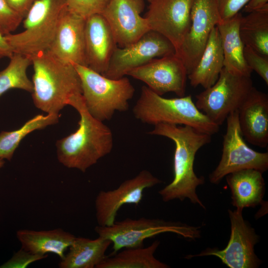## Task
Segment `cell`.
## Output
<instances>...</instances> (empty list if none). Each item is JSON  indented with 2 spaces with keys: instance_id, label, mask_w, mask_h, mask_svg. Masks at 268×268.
<instances>
[{
  "instance_id": "obj_1",
  "label": "cell",
  "mask_w": 268,
  "mask_h": 268,
  "mask_svg": "<svg viewBox=\"0 0 268 268\" xmlns=\"http://www.w3.org/2000/svg\"><path fill=\"white\" fill-rule=\"evenodd\" d=\"M149 134L171 139L175 149L173 159L174 177L172 181L159 191L162 200L181 201L188 199L194 204L205 207L196 193V189L204 183V178L195 174L194 164L198 151L210 142L211 135L199 131L188 125L161 123L154 126Z\"/></svg>"
},
{
  "instance_id": "obj_2",
  "label": "cell",
  "mask_w": 268,
  "mask_h": 268,
  "mask_svg": "<svg viewBox=\"0 0 268 268\" xmlns=\"http://www.w3.org/2000/svg\"><path fill=\"white\" fill-rule=\"evenodd\" d=\"M68 105L78 112L80 120L74 133L57 141V158L65 167L85 172L111 152L113 146L112 133L103 122L89 113L82 95L71 98Z\"/></svg>"
},
{
  "instance_id": "obj_3",
  "label": "cell",
  "mask_w": 268,
  "mask_h": 268,
  "mask_svg": "<svg viewBox=\"0 0 268 268\" xmlns=\"http://www.w3.org/2000/svg\"><path fill=\"white\" fill-rule=\"evenodd\" d=\"M31 59V94L37 108L47 114H59L71 98L82 95L80 79L74 65L58 59L47 51Z\"/></svg>"
},
{
  "instance_id": "obj_4",
  "label": "cell",
  "mask_w": 268,
  "mask_h": 268,
  "mask_svg": "<svg viewBox=\"0 0 268 268\" xmlns=\"http://www.w3.org/2000/svg\"><path fill=\"white\" fill-rule=\"evenodd\" d=\"M133 112L142 123L154 126L161 123L188 125L211 135L220 129L197 107L191 95L164 98L146 86L142 87Z\"/></svg>"
},
{
  "instance_id": "obj_5",
  "label": "cell",
  "mask_w": 268,
  "mask_h": 268,
  "mask_svg": "<svg viewBox=\"0 0 268 268\" xmlns=\"http://www.w3.org/2000/svg\"><path fill=\"white\" fill-rule=\"evenodd\" d=\"M66 8L65 0H38L35 2L23 18L24 30L5 36L13 53L31 59L48 51Z\"/></svg>"
},
{
  "instance_id": "obj_6",
  "label": "cell",
  "mask_w": 268,
  "mask_h": 268,
  "mask_svg": "<svg viewBox=\"0 0 268 268\" xmlns=\"http://www.w3.org/2000/svg\"><path fill=\"white\" fill-rule=\"evenodd\" d=\"M74 66L80 79L85 105L93 117L103 122L110 120L116 111L128 110L135 89L128 78H110L86 66Z\"/></svg>"
},
{
  "instance_id": "obj_7",
  "label": "cell",
  "mask_w": 268,
  "mask_h": 268,
  "mask_svg": "<svg viewBox=\"0 0 268 268\" xmlns=\"http://www.w3.org/2000/svg\"><path fill=\"white\" fill-rule=\"evenodd\" d=\"M200 228L181 222L142 217L115 221L110 226L98 225L94 230L99 236L111 241L113 244L111 255H113L124 248L143 247L145 239L163 233H173L195 240L200 237Z\"/></svg>"
},
{
  "instance_id": "obj_8",
  "label": "cell",
  "mask_w": 268,
  "mask_h": 268,
  "mask_svg": "<svg viewBox=\"0 0 268 268\" xmlns=\"http://www.w3.org/2000/svg\"><path fill=\"white\" fill-rule=\"evenodd\" d=\"M253 87L251 76L234 74L223 67L215 83L196 95L195 104L220 126L239 109Z\"/></svg>"
},
{
  "instance_id": "obj_9",
  "label": "cell",
  "mask_w": 268,
  "mask_h": 268,
  "mask_svg": "<svg viewBox=\"0 0 268 268\" xmlns=\"http://www.w3.org/2000/svg\"><path fill=\"white\" fill-rule=\"evenodd\" d=\"M226 120L221 159L209 176L210 182L217 184L228 174L245 169L266 172L268 169V153L255 151L246 144L240 128L238 110L230 113Z\"/></svg>"
},
{
  "instance_id": "obj_10",
  "label": "cell",
  "mask_w": 268,
  "mask_h": 268,
  "mask_svg": "<svg viewBox=\"0 0 268 268\" xmlns=\"http://www.w3.org/2000/svg\"><path fill=\"white\" fill-rule=\"evenodd\" d=\"M175 53L170 41L159 33L149 30L134 42L123 47L118 46L102 74L110 78H120L154 59Z\"/></svg>"
},
{
  "instance_id": "obj_11",
  "label": "cell",
  "mask_w": 268,
  "mask_h": 268,
  "mask_svg": "<svg viewBox=\"0 0 268 268\" xmlns=\"http://www.w3.org/2000/svg\"><path fill=\"white\" fill-rule=\"evenodd\" d=\"M242 211L240 209L228 211L231 234L228 244L224 249L207 248L199 254L188 255L186 258L213 256L230 268L258 267L261 261L255 253L254 246L258 242L259 237L254 229L244 219Z\"/></svg>"
},
{
  "instance_id": "obj_12",
  "label": "cell",
  "mask_w": 268,
  "mask_h": 268,
  "mask_svg": "<svg viewBox=\"0 0 268 268\" xmlns=\"http://www.w3.org/2000/svg\"><path fill=\"white\" fill-rule=\"evenodd\" d=\"M220 21L216 0H194L189 30L175 53L183 62L188 74L196 66L212 30Z\"/></svg>"
},
{
  "instance_id": "obj_13",
  "label": "cell",
  "mask_w": 268,
  "mask_h": 268,
  "mask_svg": "<svg viewBox=\"0 0 268 268\" xmlns=\"http://www.w3.org/2000/svg\"><path fill=\"white\" fill-rule=\"evenodd\" d=\"M194 0H150L144 17L150 30L161 34L174 46L182 44L191 24Z\"/></svg>"
},
{
  "instance_id": "obj_14",
  "label": "cell",
  "mask_w": 268,
  "mask_h": 268,
  "mask_svg": "<svg viewBox=\"0 0 268 268\" xmlns=\"http://www.w3.org/2000/svg\"><path fill=\"white\" fill-rule=\"evenodd\" d=\"M161 183V181L149 171L143 170L135 177L123 182L115 189L100 191L95 200V215L98 225H112L123 205H137L142 199L145 189Z\"/></svg>"
},
{
  "instance_id": "obj_15",
  "label": "cell",
  "mask_w": 268,
  "mask_h": 268,
  "mask_svg": "<svg viewBox=\"0 0 268 268\" xmlns=\"http://www.w3.org/2000/svg\"><path fill=\"white\" fill-rule=\"evenodd\" d=\"M127 75L142 81L159 95L171 92L178 97L185 96L188 74L183 62L175 54L154 59Z\"/></svg>"
},
{
  "instance_id": "obj_16",
  "label": "cell",
  "mask_w": 268,
  "mask_h": 268,
  "mask_svg": "<svg viewBox=\"0 0 268 268\" xmlns=\"http://www.w3.org/2000/svg\"><path fill=\"white\" fill-rule=\"evenodd\" d=\"M143 0H109L102 15L109 24L118 47L128 46L149 31L140 15Z\"/></svg>"
},
{
  "instance_id": "obj_17",
  "label": "cell",
  "mask_w": 268,
  "mask_h": 268,
  "mask_svg": "<svg viewBox=\"0 0 268 268\" xmlns=\"http://www.w3.org/2000/svg\"><path fill=\"white\" fill-rule=\"evenodd\" d=\"M85 24V19L67 7L60 19L54 39L47 51L65 62L86 66Z\"/></svg>"
},
{
  "instance_id": "obj_18",
  "label": "cell",
  "mask_w": 268,
  "mask_h": 268,
  "mask_svg": "<svg viewBox=\"0 0 268 268\" xmlns=\"http://www.w3.org/2000/svg\"><path fill=\"white\" fill-rule=\"evenodd\" d=\"M84 43L86 67L103 74L118 45L102 14H95L85 20Z\"/></svg>"
},
{
  "instance_id": "obj_19",
  "label": "cell",
  "mask_w": 268,
  "mask_h": 268,
  "mask_svg": "<svg viewBox=\"0 0 268 268\" xmlns=\"http://www.w3.org/2000/svg\"><path fill=\"white\" fill-rule=\"evenodd\" d=\"M238 120L243 137L260 147L268 144V96L253 86L239 109Z\"/></svg>"
},
{
  "instance_id": "obj_20",
  "label": "cell",
  "mask_w": 268,
  "mask_h": 268,
  "mask_svg": "<svg viewBox=\"0 0 268 268\" xmlns=\"http://www.w3.org/2000/svg\"><path fill=\"white\" fill-rule=\"evenodd\" d=\"M263 173L254 169H245L226 175L231 190L232 204L236 209L255 207L262 203L265 190Z\"/></svg>"
},
{
  "instance_id": "obj_21",
  "label": "cell",
  "mask_w": 268,
  "mask_h": 268,
  "mask_svg": "<svg viewBox=\"0 0 268 268\" xmlns=\"http://www.w3.org/2000/svg\"><path fill=\"white\" fill-rule=\"evenodd\" d=\"M242 15L238 12L232 17L220 21L218 30L224 56V68L234 74L251 76V69L244 57V45L241 39L239 27Z\"/></svg>"
},
{
  "instance_id": "obj_22",
  "label": "cell",
  "mask_w": 268,
  "mask_h": 268,
  "mask_svg": "<svg viewBox=\"0 0 268 268\" xmlns=\"http://www.w3.org/2000/svg\"><path fill=\"white\" fill-rule=\"evenodd\" d=\"M224 67V56L217 26L213 28L204 50L195 68L188 74L190 84L204 89L213 85Z\"/></svg>"
},
{
  "instance_id": "obj_23",
  "label": "cell",
  "mask_w": 268,
  "mask_h": 268,
  "mask_svg": "<svg viewBox=\"0 0 268 268\" xmlns=\"http://www.w3.org/2000/svg\"><path fill=\"white\" fill-rule=\"evenodd\" d=\"M16 236L25 251L42 256L52 253L61 259L75 238L61 228L41 231L21 229L17 231Z\"/></svg>"
},
{
  "instance_id": "obj_24",
  "label": "cell",
  "mask_w": 268,
  "mask_h": 268,
  "mask_svg": "<svg viewBox=\"0 0 268 268\" xmlns=\"http://www.w3.org/2000/svg\"><path fill=\"white\" fill-rule=\"evenodd\" d=\"M112 242L98 237L91 239L76 237L68 247L69 251L61 259L60 268H94L106 257V252Z\"/></svg>"
},
{
  "instance_id": "obj_25",
  "label": "cell",
  "mask_w": 268,
  "mask_h": 268,
  "mask_svg": "<svg viewBox=\"0 0 268 268\" xmlns=\"http://www.w3.org/2000/svg\"><path fill=\"white\" fill-rule=\"evenodd\" d=\"M160 244L158 240L146 247L124 248L106 256L96 268H167L169 266L158 260L154 253Z\"/></svg>"
},
{
  "instance_id": "obj_26",
  "label": "cell",
  "mask_w": 268,
  "mask_h": 268,
  "mask_svg": "<svg viewBox=\"0 0 268 268\" xmlns=\"http://www.w3.org/2000/svg\"><path fill=\"white\" fill-rule=\"evenodd\" d=\"M240 19L239 31L244 46L268 56V5Z\"/></svg>"
},
{
  "instance_id": "obj_27",
  "label": "cell",
  "mask_w": 268,
  "mask_h": 268,
  "mask_svg": "<svg viewBox=\"0 0 268 268\" xmlns=\"http://www.w3.org/2000/svg\"><path fill=\"white\" fill-rule=\"evenodd\" d=\"M59 114L37 115L27 121L20 128L0 133V159L10 161L22 140L31 132L57 123Z\"/></svg>"
},
{
  "instance_id": "obj_28",
  "label": "cell",
  "mask_w": 268,
  "mask_h": 268,
  "mask_svg": "<svg viewBox=\"0 0 268 268\" xmlns=\"http://www.w3.org/2000/svg\"><path fill=\"white\" fill-rule=\"evenodd\" d=\"M7 66L0 71V98L7 91L19 89L32 93L33 84L28 78L27 70L32 59L26 56L13 53Z\"/></svg>"
},
{
  "instance_id": "obj_29",
  "label": "cell",
  "mask_w": 268,
  "mask_h": 268,
  "mask_svg": "<svg viewBox=\"0 0 268 268\" xmlns=\"http://www.w3.org/2000/svg\"><path fill=\"white\" fill-rule=\"evenodd\" d=\"M109 0H65L67 9L86 19L97 14H102Z\"/></svg>"
},
{
  "instance_id": "obj_30",
  "label": "cell",
  "mask_w": 268,
  "mask_h": 268,
  "mask_svg": "<svg viewBox=\"0 0 268 268\" xmlns=\"http://www.w3.org/2000/svg\"><path fill=\"white\" fill-rule=\"evenodd\" d=\"M23 17L12 9L5 0H0V33L5 36L19 26Z\"/></svg>"
},
{
  "instance_id": "obj_31",
  "label": "cell",
  "mask_w": 268,
  "mask_h": 268,
  "mask_svg": "<svg viewBox=\"0 0 268 268\" xmlns=\"http://www.w3.org/2000/svg\"><path fill=\"white\" fill-rule=\"evenodd\" d=\"M243 53L248 66L252 71H255L268 85V56L246 46H244Z\"/></svg>"
},
{
  "instance_id": "obj_32",
  "label": "cell",
  "mask_w": 268,
  "mask_h": 268,
  "mask_svg": "<svg viewBox=\"0 0 268 268\" xmlns=\"http://www.w3.org/2000/svg\"><path fill=\"white\" fill-rule=\"evenodd\" d=\"M48 256L35 255L25 251L22 248L16 252L7 262L3 264L0 268H24L29 264L45 259Z\"/></svg>"
},
{
  "instance_id": "obj_33",
  "label": "cell",
  "mask_w": 268,
  "mask_h": 268,
  "mask_svg": "<svg viewBox=\"0 0 268 268\" xmlns=\"http://www.w3.org/2000/svg\"><path fill=\"white\" fill-rule=\"evenodd\" d=\"M221 20H227L238 12L250 0H216Z\"/></svg>"
},
{
  "instance_id": "obj_34",
  "label": "cell",
  "mask_w": 268,
  "mask_h": 268,
  "mask_svg": "<svg viewBox=\"0 0 268 268\" xmlns=\"http://www.w3.org/2000/svg\"><path fill=\"white\" fill-rule=\"evenodd\" d=\"M37 0H5L10 7L23 18Z\"/></svg>"
},
{
  "instance_id": "obj_35",
  "label": "cell",
  "mask_w": 268,
  "mask_h": 268,
  "mask_svg": "<svg viewBox=\"0 0 268 268\" xmlns=\"http://www.w3.org/2000/svg\"><path fill=\"white\" fill-rule=\"evenodd\" d=\"M268 5V0H250L245 5L244 11L249 13Z\"/></svg>"
},
{
  "instance_id": "obj_36",
  "label": "cell",
  "mask_w": 268,
  "mask_h": 268,
  "mask_svg": "<svg viewBox=\"0 0 268 268\" xmlns=\"http://www.w3.org/2000/svg\"><path fill=\"white\" fill-rule=\"evenodd\" d=\"M13 53L6 40L5 36L0 33V59L10 58Z\"/></svg>"
},
{
  "instance_id": "obj_37",
  "label": "cell",
  "mask_w": 268,
  "mask_h": 268,
  "mask_svg": "<svg viewBox=\"0 0 268 268\" xmlns=\"http://www.w3.org/2000/svg\"><path fill=\"white\" fill-rule=\"evenodd\" d=\"M4 160L2 159H0V169L3 167L4 164Z\"/></svg>"
},
{
  "instance_id": "obj_38",
  "label": "cell",
  "mask_w": 268,
  "mask_h": 268,
  "mask_svg": "<svg viewBox=\"0 0 268 268\" xmlns=\"http://www.w3.org/2000/svg\"><path fill=\"white\" fill-rule=\"evenodd\" d=\"M148 1L150 0H147Z\"/></svg>"
}]
</instances>
